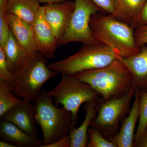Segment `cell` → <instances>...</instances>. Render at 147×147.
I'll return each mask as SVG.
<instances>
[{
  "label": "cell",
  "instance_id": "1",
  "mask_svg": "<svg viewBox=\"0 0 147 147\" xmlns=\"http://www.w3.org/2000/svg\"><path fill=\"white\" fill-rule=\"evenodd\" d=\"M101 13L91 18L90 26L95 38L111 48L117 57H130L139 53L141 48L136 43L134 28L111 14Z\"/></svg>",
  "mask_w": 147,
  "mask_h": 147
},
{
  "label": "cell",
  "instance_id": "2",
  "mask_svg": "<svg viewBox=\"0 0 147 147\" xmlns=\"http://www.w3.org/2000/svg\"><path fill=\"white\" fill-rule=\"evenodd\" d=\"M95 90L103 100L123 96L134 86V80L127 67L117 58L101 68L74 75Z\"/></svg>",
  "mask_w": 147,
  "mask_h": 147
},
{
  "label": "cell",
  "instance_id": "3",
  "mask_svg": "<svg viewBox=\"0 0 147 147\" xmlns=\"http://www.w3.org/2000/svg\"><path fill=\"white\" fill-rule=\"evenodd\" d=\"M53 98L42 90L34 103L35 119L43 135L41 147L55 143L68 135L72 128V114L63 106L58 108Z\"/></svg>",
  "mask_w": 147,
  "mask_h": 147
},
{
  "label": "cell",
  "instance_id": "4",
  "mask_svg": "<svg viewBox=\"0 0 147 147\" xmlns=\"http://www.w3.org/2000/svg\"><path fill=\"white\" fill-rule=\"evenodd\" d=\"M117 59L111 48L101 43L85 45L68 57L48 65L51 70L65 75H76L101 68Z\"/></svg>",
  "mask_w": 147,
  "mask_h": 147
},
{
  "label": "cell",
  "instance_id": "5",
  "mask_svg": "<svg viewBox=\"0 0 147 147\" xmlns=\"http://www.w3.org/2000/svg\"><path fill=\"white\" fill-rule=\"evenodd\" d=\"M59 74L48 67L46 58L40 53L29 55L23 65L14 74L16 81L13 93L18 98L34 102L42 86Z\"/></svg>",
  "mask_w": 147,
  "mask_h": 147
},
{
  "label": "cell",
  "instance_id": "6",
  "mask_svg": "<svg viewBox=\"0 0 147 147\" xmlns=\"http://www.w3.org/2000/svg\"><path fill=\"white\" fill-rule=\"evenodd\" d=\"M57 86L47 92L53 98L55 105H61L72 114V128L78 120L79 108L84 103L97 100L99 95L89 84L73 75L61 74Z\"/></svg>",
  "mask_w": 147,
  "mask_h": 147
},
{
  "label": "cell",
  "instance_id": "7",
  "mask_svg": "<svg viewBox=\"0 0 147 147\" xmlns=\"http://www.w3.org/2000/svg\"><path fill=\"white\" fill-rule=\"evenodd\" d=\"M137 90L134 85L123 96L103 100L97 110L90 127L97 129L108 139L117 134L121 123L130 111L131 101Z\"/></svg>",
  "mask_w": 147,
  "mask_h": 147
},
{
  "label": "cell",
  "instance_id": "8",
  "mask_svg": "<svg viewBox=\"0 0 147 147\" xmlns=\"http://www.w3.org/2000/svg\"><path fill=\"white\" fill-rule=\"evenodd\" d=\"M74 5L68 26L58 40V45L72 42H81L84 45L100 43L94 36L90 22L93 15L104 11L91 0H75Z\"/></svg>",
  "mask_w": 147,
  "mask_h": 147
},
{
  "label": "cell",
  "instance_id": "9",
  "mask_svg": "<svg viewBox=\"0 0 147 147\" xmlns=\"http://www.w3.org/2000/svg\"><path fill=\"white\" fill-rule=\"evenodd\" d=\"M32 26L39 53L46 59H54L59 45L53 30L45 19L43 6L40 7Z\"/></svg>",
  "mask_w": 147,
  "mask_h": 147
},
{
  "label": "cell",
  "instance_id": "10",
  "mask_svg": "<svg viewBox=\"0 0 147 147\" xmlns=\"http://www.w3.org/2000/svg\"><path fill=\"white\" fill-rule=\"evenodd\" d=\"M26 99L11 109L2 118L16 125L27 134L39 139L37 129L34 103Z\"/></svg>",
  "mask_w": 147,
  "mask_h": 147
},
{
  "label": "cell",
  "instance_id": "11",
  "mask_svg": "<svg viewBox=\"0 0 147 147\" xmlns=\"http://www.w3.org/2000/svg\"><path fill=\"white\" fill-rule=\"evenodd\" d=\"M74 2L66 1L43 6L45 19L53 30L57 40L65 32L74 9Z\"/></svg>",
  "mask_w": 147,
  "mask_h": 147
},
{
  "label": "cell",
  "instance_id": "12",
  "mask_svg": "<svg viewBox=\"0 0 147 147\" xmlns=\"http://www.w3.org/2000/svg\"><path fill=\"white\" fill-rule=\"evenodd\" d=\"M139 97L140 90L137 89L134 95L133 104L128 115L123 121L119 130L108 139L116 147L134 146L136 125L139 120Z\"/></svg>",
  "mask_w": 147,
  "mask_h": 147
},
{
  "label": "cell",
  "instance_id": "13",
  "mask_svg": "<svg viewBox=\"0 0 147 147\" xmlns=\"http://www.w3.org/2000/svg\"><path fill=\"white\" fill-rule=\"evenodd\" d=\"M117 58L131 72L137 89L147 92V47L142 46L139 53L130 57Z\"/></svg>",
  "mask_w": 147,
  "mask_h": 147
},
{
  "label": "cell",
  "instance_id": "14",
  "mask_svg": "<svg viewBox=\"0 0 147 147\" xmlns=\"http://www.w3.org/2000/svg\"><path fill=\"white\" fill-rule=\"evenodd\" d=\"M1 119L0 137L3 141L13 144L17 147H41L43 145V140L32 137L13 123Z\"/></svg>",
  "mask_w": 147,
  "mask_h": 147
},
{
  "label": "cell",
  "instance_id": "15",
  "mask_svg": "<svg viewBox=\"0 0 147 147\" xmlns=\"http://www.w3.org/2000/svg\"><path fill=\"white\" fill-rule=\"evenodd\" d=\"M7 20L13 36L28 54L35 55L39 54L35 43L32 25L11 14H7Z\"/></svg>",
  "mask_w": 147,
  "mask_h": 147
},
{
  "label": "cell",
  "instance_id": "16",
  "mask_svg": "<svg viewBox=\"0 0 147 147\" xmlns=\"http://www.w3.org/2000/svg\"><path fill=\"white\" fill-rule=\"evenodd\" d=\"M96 100L86 103V115L84 121L78 128L74 127L70 129L68 134L71 143L70 147H87L88 141V131L97 113Z\"/></svg>",
  "mask_w": 147,
  "mask_h": 147
},
{
  "label": "cell",
  "instance_id": "17",
  "mask_svg": "<svg viewBox=\"0 0 147 147\" xmlns=\"http://www.w3.org/2000/svg\"><path fill=\"white\" fill-rule=\"evenodd\" d=\"M3 49L9 69L14 74L25 63L29 55L11 30L6 43Z\"/></svg>",
  "mask_w": 147,
  "mask_h": 147
},
{
  "label": "cell",
  "instance_id": "18",
  "mask_svg": "<svg viewBox=\"0 0 147 147\" xmlns=\"http://www.w3.org/2000/svg\"><path fill=\"white\" fill-rule=\"evenodd\" d=\"M40 6L37 0H8L7 12L32 25Z\"/></svg>",
  "mask_w": 147,
  "mask_h": 147
},
{
  "label": "cell",
  "instance_id": "19",
  "mask_svg": "<svg viewBox=\"0 0 147 147\" xmlns=\"http://www.w3.org/2000/svg\"><path fill=\"white\" fill-rule=\"evenodd\" d=\"M146 1L116 0V9L113 16L131 26L137 20Z\"/></svg>",
  "mask_w": 147,
  "mask_h": 147
},
{
  "label": "cell",
  "instance_id": "20",
  "mask_svg": "<svg viewBox=\"0 0 147 147\" xmlns=\"http://www.w3.org/2000/svg\"><path fill=\"white\" fill-rule=\"evenodd\" d=\"M13 87L0 79V118L11 109L22 103L23 99L16 96L13 91Z\"/></svg>",
  "mask_w": 147,
  "mask_h": 147
},
{
  "label": "cell",
  "instance_id": "21",
  "mask_svg": "<svg viewBox=\"0 0 147 147\" xmlns=\"http://www.w3.org/2000/svg\"><path fill=\"white\" fill-rule=\"evenodd\" d=\"M139 113V120L134 136L133 147L142 138L147 127V92L146 91L140 90Z\"/></svg>",
  "mask_w": 147,
  "mask_h": 147
},
{
  "label": "cell",
  "instance_id": "22",
  "mask_svg": "<svg viewBox=\"0 0 147 147\" xmlns=\"http://www.w3.org/2000/svg\"><path fill=\"white\" fill-rule=\"evenodd\" d=\"M8 0H0V46H5L10 32L7 12Z\"/></svg>",
  "mask_w": 147,
  "mask_h": 147
},
{
  "label": "cell",
  "instance_id": "23",
  "mask_svg": "<svg viewBox=\"0 0 147 147\" xmlns=\"http://www.w3.org/2000/svg\"><path fill=\"white\" fill-rule=\"evenodd\" d=\"M87 147H116L113 142L105 138L95 127H90L88 131Z\"/></svg>",
  "mask_w": 147,
  "mask_h": 147
},
{
  "label": "cell",
  "instance_id": "24",
  "mask_svg": "<svg viewBox=\"0 0 147 147\" xmlns=\"http://www.w3.org/2000/svg\"><path fill=\"white\" fill-rule=\"evenodd\" d=\"M0 79H2L14 86L16 83V76L11 72L7 65L4 52L0 46Z\"/></svg>",
  "mask_w": 147,
  "mask_h": 147
},
{
  "label": "cell",
  "instance_id": "25",
  "mask_svg": "<svg viewBox=\"0 0 147 147\" xmlns=\"http://www.w3.org/2000/svg\"><path fill=\"white\" fill-rule=\"evenodd\" d=\"M104 12L113 15L115 12L116 0H91Z\"/></svg>",
  "mask_w": 147,
  "mask_h": 147
},
{
  "label": "cell",
  "instance_id": "26",
  "mask_svg": "<svg viewBox=\"0 0 147 147\" xmlns=\"http://www.w3.org/2000/svg\"><path fill=\"white\" fill-rule=\"evenodd\" d=\"M134 36L138 47L147 45V24L136 28L134 31Z\"/></svg>",
  "mask_w": 147,
  "mask_h": 147
},
{
  "label": "cell",
  "instance_id": "27",
  "mask_svg": "<svg viewBox=\"0 0 147 147\" xmlns=\"http://www.w3.org/2000/svg\"><path fill=\"white\" fill-rule=\"evenodd\" d=\"M147 24V0L145 3L142 11L134 24L131 26L133 28Z\"/></svg>",
  "mask_w": 147,
  "mask_h": 147
},
{
  "label": "cell",
  "instance_id": "28",
  "mask_svg": "<svg viewBox=\"0 0 147 147\" xmlns=\"http://www.w3.org/2000/svg\"><path fill=\"white\" fill-rule=\"evenodd\" d=\"M70 138L68 135L45 147H70Z\"/></svg>",
  "mask_w": 147,
  "mask_h": 147
},
{
  "label": "cell",
  "instance_id": "29",
  "mask_svg": "<svg viewBox=\"0 0 147 147\" xmlns=\"http://www.w3.org/2000/svg\"><path fill=\"white\" fill-rule=\"evenodd\" d=\"M134 147H147V127L142 138L134 145Z\"/></svg>",
  "mask_w": 147,
  "mask_h": 147
},
{
  "label": "cell",
  "instance_id": "30",
  "mask_svg": "<svg viewBox=\"0 0 147 147\" xmlns=\"http://www.w3.org/2000/svg\"><path fill=\"white\" fill-rule=\"evenodd\" d=\"M39 3H56L66 1L68 0H37Z\"/></svg>",
  "mask_w": 147,
  "mask_h": 147
},
{
  "label": "cell",
  "instance_id": "31",
  "mask_svg": "<svg viewBox=\"0 0 147 147\" xmlns=\"http://www.w3.org/2000/svg\"><path fill=\"white\" fill-rule=\"evenodd\" d=\"M0 147H17L15 145L4 141H0Z\"/></svg>",
  "mask_w": 147,
  "mask_h": 147
}]
</instances>
